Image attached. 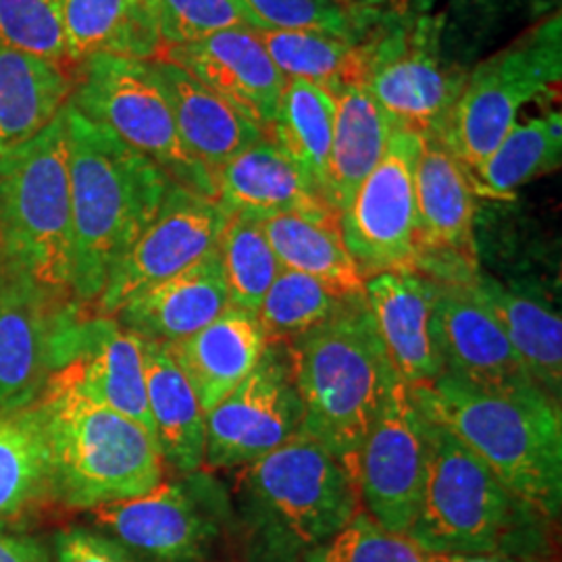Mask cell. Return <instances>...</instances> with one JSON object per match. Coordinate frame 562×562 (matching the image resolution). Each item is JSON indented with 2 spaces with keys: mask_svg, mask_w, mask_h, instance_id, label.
I'll return each mask as SVG.
<instances>
[{
  "mask_svg": "<svg viewBox=\"0 0 562 562\" xmlns=\"http://www.w3.org/2000/svg\"><path fill=\"white\" fill-rule=\"evenodd\" d=\"M443 18L394 20L382 13L362 46L364 88L394 127L417 136H438L461 94L467 74L442 50Z\"/></svg>",
  "mask_w": 562,
  "mask_h": 562,
  "instance_id": "30bf717a",
  "label": "cell"
},
{
  "mask_svg": "<svg viewBox=\"0 0 562 562\" xmlns=\"http://www.w3.org/2000/svg\"><path fill=\"white\" fill-rule=\"evenodd\" d=\"M261 225L281 269L325 281L346 294H364V278L341 240L340 220L280 213L262 217Z\"/></svg>",
  "mask_w": 562,
  "mask_h": 562,
  "instance_id": "1f68e13d",
  "label": "cell"
},
{
  "mask_svg": "<svg viewBox=\"0 0 562 562\" xmlns=\"http://www.w3.org/2000/svg\"><path fill=\"white\" fill-rule=\"evenodd\" d=\"M0 252L53 301L78 304L65 109L0 157Z\"/></svg>",
  "mask_w": 562,
  "mask_h": 562,
  "instance_id": "5b68a950",
  "label": "cell"
},
{
  "mask_svg": "<svg viewBox=\"0 0 562 562\" xmlns=\"http://www.w3.org/2000/svg\"><path fill=\"white\" fill-rule=\"evenodd\" d=\"M67 57L153 60L161 55L157 0H63Z\"/></svg>",
  "mask_w": 562,
  "mask_h": 562,
  "instance_id": "484cf974",
  "label": "cell"
},
{
  "mask_svg": "<svg viewBox=\"0 0 562 562\" xmlns=\"http://www.w3.org/2000/svg\"><path fill=\"white\" fill-rule=\"evenodd\" d=\"M425 467L422 408L411 387L398 380L387 392L352 464L364 510L385 529L408 536L422 504Z\"/></svg>",
  "mask_w": 562,
  "mask_h": 562,
  "instance_id": "5bb4252c",
  "label": "cell"
},
{
  "mask_svg": "<svg viewBox=\"0 0 562 562\" xmlns=\"http://www.w3.org/2000/svg\"><path fill=\"white\" fill-rule=\"evenodd\" d=\"M255 34L285 80L311 81L329 94L367 81L362 42L308 30H255Z\"/></svg>",
  "mask_w": 562,
  "mask_h": 562,
  "instance_id": "836d02e7",
  "label": "cell"
},
{
  "mask_svg": "<svg viewBox=\"0 0 562 562\" xmlns=\"http://www.w3.org/2000/svg\"><path fill=\"white\" fill-rule=\"evenodd\" d=\"M229 306L217 248L178 276L123 304L113 319L142 340H186L215 322Z\"/></svg>",
  "mask_w": 562,
  "mask_h": 562,
  "instance_id": "603a6c76",
  "label": "cell"
},
{
  "mask_svg": "<svg viewBox=\"0 0 562 562\" xmlns=\"http://www.w3.org/2000/svg\"><path fill=\"white\" fill-rule=\"evenodd\" d=\"M475 188L469 171L438 136H422L415 165V271L443 283L480 276L475 250Z\"/></svg>",
  "mask_w": 562,
  "mask_h": 562,
  "instance_id": "2e32d148",
  "label": "cell"
},
{
  "mask_svg": "<svg viewBox=\"0 0 562 562\" xmlns=\"http://www.w3.org/2000/svg\"><path fill=\"white\" fill-rule=\"evenodd\" d=\"M217 202L223 211L271 217L302 213L311 217H336L322 190L269 136L246 146L215 173Z\"/></svg>",
  "mask_w": 562,
  "mask_h": 562,
  "instance_id": "7402d4cb",
  "label": "cell"
},
{
  "mask_svg": "<svg viewBox=\"0 0 562 562\" xmlns=\"http://www.w3.org/2000/svg\"><path fill=\"white\" fill-rule=\"evenodd\" d=\"M423 425L425 485L408 536L434 554H504L519 517L533 513L442 422L423 413Z\"/></svg>",
  "mask_w": 562,
  "mask_h": 562,
  "instance_id": "52a82bcc",
  "label": "cell"
},
{
  "mask_svg": "<svg viewBox=\"0 0 562 562\" xmlns=\"http://www.w3.org/2000/svg\"><path fill=\"white\" fill-rule=\"evenodd\" d=\"M74 296L94 306L115 265L157 215L173 181L67 102Z\"/></svg>",
  "mask_w": 562,
  "mask_h": 562,
  "instance_id": "7a4b0ae2",
  "label": "cell"
},
{
  "mask_svg": "<svg viewBox=\"0 0 562 562\" xmlns=\"http://www.w3.org/2000/svg\"><path fill=\"white\" fill-rule=\"evenodd\" d=\"M217 252L229 306L257 315L265 294L281 271L280 261L262 232L261 220L246 213H229Z\"/></svg>",
  "mask_w": 562,
  "mask_h": 562,
  "instance_id": "d590c367",
  "label": "cell"
},
{
  "mask_svg": "<svg viewBox=\"0 0 562 562\" xmlns=\"http://www.w3.org/2000/svg\"><path fill=\"white\" fill-rule=\"evenodd\" d=\"M341 4L361 15L383 13V0H341Z\"/></svg>",
  "mask_w": 562,
  "mask_h": 562,
  "instance_id": "7dc6e473",
  "label": "cell"
},
{
  "mask_svg": "<svg viewBox=\"0 0 562 562\" xmlns=\"http://www.w3.org/2000/svg\"><path fill=\"white\" fill-rule=\"evenodd\" d=\"M422 136L394 127L382 159L340 213L341 240L364 281L385 271H415V165Z\"/></svg>",
  "mask_w": 562,
  "mask_h": 562,
  "instance_id": "7c38bea8",
  "label": "cell"
},
{
  "mask_svg": "<svg viewBox=\"0 0 562 562\" xmlns=\"http://www.w3.org/2000/svg\"><path fill=\"white\" fill-rule=\"evenodd\" d=\"M336 120L329 150V202L341 213L362 180L382 159L394 132L382 106L364 86L340 88L334 94Z\"/></svg>",
  "mask_w": 562,
  "mask_h": 562,
  "instance_id": "4dcf8cb0",
  "label": "cell"
},
{
  "mask_svg": "<svg viewBox=\"0 0 562 562\" xmlns=\"http://www.w3.org/2000/svg\"><path fill=\"white\" fill-rule=\"evenodd\" d=\"M411 394L423 413L454 431L533 515L559 517L561 402L552 401L538 385L480 387L452 373L415 385Z\"/></svg>",
  "mask_w": 562,
  "mask_h": 562,
  "instance_id": "6da1fadb",
  "label": "cell"
},
{
  "mask_svg": "<svg viewBox=\"0 0 562 562\" xmlns=\"http://www.w3.org/2000/svg\"><path fill=\"white\" fill-rule=\"evenodd\" d=\"M267 341L257 315L227 306L201 331L165 348L209 413L252 373Z\"/></svg>",
  "mask_w": 562,
  "mask_h": 562,
  "instance_id": "cb8c5ba5",
  "label": "cell"
},
{
  "mask_svg": "<svg viewBox=\"0 0 562 562\" xmlns=\"http://www.w3.org/2000/svg\"><path fill=\"white\" fill-rule=\"evenodd\" d=\"M150 67L171 106L186 150L201 162L213 180L225 162L265 136L255 123L241 117L236 109L178 65L153 59Z\"/></svg>",
  "mask_w": 562,
  "mask_h": 562,
  "instance_id": "d4e9b609",
  "label": "cell"
},
{
  "mask_svg": "<svg viewBox=\"0 0 562 562\" xmlns=\"http://www.w3.org/2000/svg\"><path fill=\"white\" fill-rule=\"evenodd\" d=\"M90 517L127 554L155 562H201L222 540L227 503L220 483L194 471L140 496L97 506Z\"/></svg>",
  "mask_w": 562,
  "mask_h": 562,
  "instance_id": "8fae6325",
  "label": "cell"
},
{
  "mask_svg": "<svg viewBox=\"0 0 562 562\" xmlns=\"http://www.w3.org/2000/svg\"><path fill=\"white\" fill-rule=\"evenodd\" d=\"M162 48L201 41L229 27H252L240 0H157Z\"/></svg>",
  "mask_w": 562,
  "mask_h": 562,
  "instance_id": "60d3db41",
  "label": "cell"
},
{
  "mask_svg": "<svg viewBox=\"0 0 562 562\" xmlns=\"http://www.w3.org/2000/svg\"><path fill=\"white\" fill-rule=\"evenodd\" d=\"M53 373L155 436L144 378V340L113 317L74 308L60 323Z\"/></svg>",
  "mask_w": 562,
  "mask_h": 562,
  "instance_id": "e0dca14e",
  "label": "cell"
},
{
  "mask_svg": "<svg viewBox=\"0 0 562 562\" xmlns=\"http://www.w3.org/2000/svg\"><path fill=\"white\" fill-rule=\"evenodd\" d=\"M257 30H308L361 42L382 15H361L334 0H240Z\"/></svg>",
  "mask_w": 562,
  "mask_h": 562,
  "instance_id": "74e56055",
  "label": "cell"
},
{
  "mask_svg": "<svg viewBox=\"0 0 562 562\" xmlns=\"http://www.w3.org/2000/svg\"><path fill=\"white\" fill-rule=\"evenodd\" d=\"M302 402V429L350 469L398 375L364 294L285 344Z\"/></svg>",
  "mask_w": 562,
  "mask_h": 562,
  "instance_id": "3957f363",
  "label": "cell"
},
{
  "mask_svg": "<svg viewBox=\"0 0 562 562\" xmlns=\"http://www.w3.org/2000/svg\"><path fill=\"white\" fill-rule=\"evenodd\" d=\"M0 562H57L53 548L30 533L0 529Z\"/></svg>",
  "mask_w": 562,
  "mask_h": 562,
  "instance_id": "ee69618b",
  "label": "cell"
},
{
  "mask_svg": "<svg viewBox=\"0 0 562 562\" xmlns=\"http://www.w3.org/2000/svg\"><path fill=\"white\" fill-rule=\"evenodd\" d=\"M471 288L501 323L531 382L552 401L561 402V315L550 306V302L540 301L517 288H506L483 273L471 281Z\"/></svg>",
  "mask_w": 562,
  "mask_h": 562,
  "instance_id": "4316f807",
  "label": "cell"
},
{
  "mask_svg": "<svg viewBox=\"0 0 562 562\" xmlns=\"http://www.w3.org/2000/svg\"><path fill=\"white\" fill-rule=\"evenodd\" d=\"M559 7L561 0H459L462 18L480 23L482 30L515 18L540 21Z\"/></svg>",
  "mask_w": 562,
  "mask_h": 562,
  "instance_id": "7bdbcfd3",
  "label": "cell"
},
{
  "mask_svg": "<svg viewBox=\"0 0 562 562\" xmlns=\"http://www.w3.org/2000/svg\"><path fill=\"white\" fill-rule=\"evenodd\" d=\"M74 308L53 301L0 252V408L38 398L55 369L60 323Z\"/></svg>",
  "mask_w": 562,
  "mask_h": 562,
  "instance_id": "ac0fdd59",
  "label": "cell"
},
{
  "mask_svg": "<svg viewBox=\"0 0 562 562\" xmlns=\"http://www.w3.org/2000/svg\"><path fill=\"white\" fill-rule=\"evenodd\" d=\"M359 296L362 294H346L325 281L281 269L262 299L257 319L267 340L290 344L336 317L348 302Z\"/></svg>",
  "mask_w": 562,
  "mask_h": 562,
  "instance_id": "8d00e7d4",
  "label": "cell"
},
{
  "mask_svg": "<svg viewBox=\"0 0 562 562\" xmlns=\"http://www.w3.org/2000/svg\"><path fill=\"white\" fill-rule=\"evenodd\" d=\"M144 378L148 413L162 462L180 473L201 471L206 443V413L161 341L144 340Z\"/></svg>",
  "mask_w": 562,
  "mask_h": 562,
  "instance_id": "83f0119b",
  "label": "cell"
},
{
  "mask_svg": "<svg viewBox=\"0 0 562 562\" xmlns=\"http://www.w3.org/2000/svg\"><path fill=\"white\" fill-rule=\"evenodd\" d=\"M34 402L50 448L53 501L92 510L162 482L159 443L140 423L88 398L57 373Z\"/></svg>",
  "mask_w": 562,
  "mask_h": 562,
  "instance_id": "277c9868",
  "label": "cell"
},
{
  "mask_svg": "<svg viewBox=\"0 0 562 562\" xmlns=\"http://www.w3.org/2000/svg\"><path fill=\"white\" fill-rule=\"evenodd\" d=\"M334 2H340V4H341V0H334Z\"/></svg>",
  "mask_w": 562,
  "mask_h": 562,
  "instance_id": "c3c4849f",
  "label": "cell"
},
{
  "mask_svg": "<svg viewBox=\"0 0 562 562\" xmlns=\"http://www.w3.org/2000/svg\"><path fill=\"white\" fill-rule=\"evenodd\" d=\"M0 44L57 65L69 60L63 0H0Z\"/></svg>",
  "mask_w": 562,
  "mask_h": 562,
  "instance_id": "ab89813d",
  "label": "cell"
},
{
  "mask_svg": "<svg viewBox=\"0 0 562 562\" xmlns=\"http://www.w3.org/2000/svg\"><path fill=\"white\" fill-rule=\"evenodd\" d=\"M69 102L117 138L155 162L162 173L206 199L217 201L213 176L183 146L150 60L97 55L81 63Z\"/></svg>",
  "mask_w": 562,
  "mask_h": 562,
  "instance_id": "9c48e42d",
  "label": "cell"
},
{
  "mask_svg": "<svg viewBox=\"0 0 562 562\" xmlns=\"http://www.w3.org/2000/svg\"><path fill=\"white\" fill-rule=\"evenodd\" d=\"M334 120L336 101L325 88L306 80H285L280 109L269 130V138L301 167L327 201Z\"/></svg>",
  "mask_w": 562,
  "mask_h": 562,
  "instance_id": "d6a6232c",
  "label": "cell"
},
{
  "mask_svg": "<svg viewBox=\"0 0 562 562\" xmlns=\"http://www.w3.org/2000/svg\"><path fill=\"white\" fill-rule=\"evenodd\" d=\"M50 498V448L36 402L0 408V529Z\"/></svg>",
  "mask_w": 562,
  "mask_h": 562,
  "instance_id": "f546056e",
  "label": "cell"
},
{
  "mask_svg": "<svg viewBox=\"0 0 562 562\" xmlns=\"http://www.w3.org/2000/svg\"><path fill=\"white\" fill-rule=\"evenodd\" d=\"M440 283L436 302L443 373L480 387L536 385L501 323L469 283Z\"/></svg>",
  "mask_w": 562,
  "mask_h": 562,
  "instance_id": "44dd1931",
  "label": "cell"
},
{
  "mask_svg": "<svg viewBox=\"0 0 562 562\" xmlns=\"http://www.w3.org/2000/svg\"><path fill=\"white\" fill-rule=\"evenodd\" d=\"M53 552L57 562H134L120 543L86 527L60 529Z\"/></svg>",
  "mask_w": 562,
  "mask_h": 562,
  "instance_id": "b9f144b4",
  "label": "cell"
},
{
  "mask_svg": "<svg viewBox=\"0 0 562 562\" xmlns=\"http://www.w3.org/2000/svg\"><path fill=\"white\" fill-rule=\"evenodd\" d=\"M561 78L562 18L557 11L467 74L438 138L471 176L517 125L522 106Z\"/></svg>",
  "mask_w": 562,
  "mask_h": 562,
  "instance_id": "ba28073f",
  "label": "cell"
},
{
  "mask_svg": "<svg viewBox=\"0 0 562 562\" xmlns=\"http://www.w3.org/2000/svg\"><path fill=\"white\" fill-rule=\"evenodd\" d=\"M562 161V117L552 111L515 125L482 167L471 173L475 194L510 199L521 186L552 173Z\"/></svg>",
  "mask_w": 562,
  "mask_h": 562,
  "instance_id": "e575fe53",
  "label": "cell"
},
{
  "mask_svg": "<svg viewBox=\"0 0 562 562\" xmlns=\"http://www.w3.org/2000/svg\"><path fill=\"white\" fill-rule=\"evenodd\" d=\"M302 429V402L283 341H267L261 361L204 419V464L240 469L292 440Z\"/></svg>",
  "mask_w": 562,
  "mask_h": 562,
  "instance_id": "4fadbf2b",
  "label": "cell"
},
{
  "mask_svg": "<svg viewBox=\"0 0 562 562\" xmlns=\"http://www.w3.org/2000/svg\"><path fill=\"white\" fill-rule=\"evenodd\" d=\"M238 490L250 519L288 550L311 552L361 510L352 469L304 431L240 467Z\"/></svg>",
  "mask_w": 562,
  "mask_h": 562,
  "instance_id": "8992f818",
  "label": "cell"
},
{
  "mask_svg": "<svg viewBox=\"0 0 562 562\" xmlns=\"http://www.w3.org/2000/svg\"><path fill=\"white\" fill-rule=\"evenodd\" d=\"M431 562H533L510 554H434Z\"/></svg>",
  "mask_w": 562,
  "mask_h": 562,
  "instance_id": "bcb514c9",
  "label": "cell"
},
{
  "mask_svg": "<svg viewBox=\"0 0 562 562\" xmlns=\"http://www.w3.org/2000/svg\"><path fill=\"white\" fill-rule=\"evenodd\" d=\"M157 59L178 65L269 136L285 78L252 27H229L201 41L165 46Z\"/></svg>",
  "mask_w": 562,
  "mask_h": 562,
  "instance_id": "d6986e66",
  "label": "cell"
},
{
  "mask_svg": "<svg viewBox=\"0 0 562 562\" xmlns=\"http://www.w3.org/2000/svg\"><path fill=\"white\" fill-rule=\"evenodd\" d=\"M436 0H383V13L394 20H419L431 15Z\"/></svg>",
  "mask_w": 562,
  "mask_h": 562,
  "instance_id": "f6af8a7d",
  "label": "cell"
},
{
  "mask_svg": "<svg viewBox=\"0 0 562 562\" xmlns=\"http://www.w3.org/2000/svg\"><path fill=\"white\" fill-rule=\"evenodd\" d=\"M225 220L220 202L171 183L153 222L111 271L94 315L113 317L123 304L213 252Z\"/></svg>",
  "mask_w": 562,
  "mask_h": 562,
  "instance_id": "9a60e30c",
  "label": "cell"
},
{
  "mask_svg": "<svg viewBox=\"0 0 562 562\" xmlns=\"http://www.w3.org/2000/svg\"><path fill=\"white\" fill-rule=\"evenodd\" d=\"M71 90L74 81L57 63L0 44V157L38 136Z\"/></svg>",
  "mask_w": 562,
  "mask_h": 562,
  "instance_id": "f1b7e54d",
  "label": "cell"
},
{
  "mask_svg": "<svg viewBox=\"0 0 562 562\" xmlns=\"http://www.w3.org/2000/svg\"><path fill=\"white\" fill-rule=\"evenodd\" d=\"M440 283L417 271H385L364 281V301L401 382L415 387L443 375L436 302Z\"/></svg>",
  "mask_w": 562,
  "mask_h": 562,
  "instance_id": "ffe728a7",
  "label": "cell"
},
{
  "mask_svg": "<svg viewBox=\"0 0 562 562\" xmlns=\"http://www.w3.org/2000/svg\"><path fill=\"white\" fill-rule=\"evenodd\" d=\"M306 562H431V552L361 508L331 540L306 552Z\"/></svg>",
  "mask_w": 562,
  "mask_h": 562,
  "instance_id": "f35d334b",
  "label": "cell"
}]
</instances>
